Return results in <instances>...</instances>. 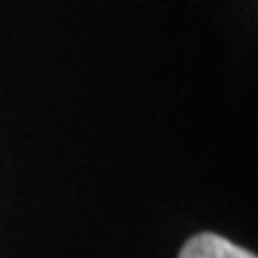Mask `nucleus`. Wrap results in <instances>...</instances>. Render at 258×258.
<instances>
[{
    "label": "nucleus",
    "instance_id": "obj_1",
    "mask_svg": "<svg viewBox=\"0 0 258 258\" xmlns=\"http://www.w3.org/2000/svg\"><path fill=\"white\" fill-rule=\"evenodd\" d=\"M180 258H256L216 233H199L184 245Z\"/></svg>",
    "mask_w": 258,
    "mask_h": 258
}]
</instances>
